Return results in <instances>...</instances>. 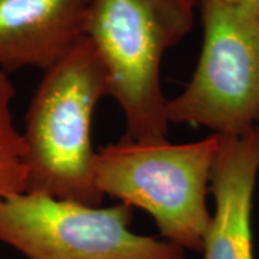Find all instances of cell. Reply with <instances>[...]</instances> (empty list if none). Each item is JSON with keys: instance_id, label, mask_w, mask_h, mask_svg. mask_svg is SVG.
<instances>
[{"instance_id": "1", "label": "cell", "mask_w": 259, "mask_h": 259, "mask_svg": "<svg viewBox=\"0 0 259 259\" xmlns=\"http://www.w3.org/2000/svg\"><path fill=\"white\" fill-rule=\"evenodd\" d=\"M104 95H108L105 66L88 36L44 71L22 133L28 193L101 203L104 194L94 180L91 122Z\"/></svg>"}, {"instance_id": "2", "label": "cell", "mask_w": 259, "mask_h": 259, "mask_svg": "<svg viewBox=\"0 0 259 259\" xmlns=\"http://www.w3.org/2000/svg\"><path fill=\"white\" fill-rule=\"evenodd\" d=\"M194 8L183 0H93L85 36L101 56L108 95L125 117L122 139L168 140L167 100L160 83L163 55L190 32Z\"/></svg>"}, {"instance_id": "3", "label": "cell", "mask_w": 259, "mask_h": 259, "mask_svg": "<svg viewBox=\"0 0 259 259\" xmlns=\"http://www.w3.org/2000/svg\"><path fill=\"white\" fill-rule=\"evenodd\" d=\"M219 146L218 134L185 144L121 139L97 151L95 186L150 213L168 242L202 250L212 223L207 193Z\"/></svg>"}, {"instance_id": "4", "label": "cell", "mask_w": 259, "mask_h": 259, "mask_svg": "<svg viewBox=\"0 0 259 259\" xmlns=\"http://www.w3.org/2000/svg\"><path fill=\"white\" fill-rule=\"evenodd\" d=\"M199 3V62L185 91L167 102V117L218 136H243L259 118V13L223 0Z\"/></svg>"}, {"instance_id": "5", "label": "cell", "mask_w": 259, "mask_h": 259, "mask_svg": "<svg viewBox=\"0 0 259 259\" xmlns=\"http://www.w3.org/2000/svg\"><path fill=\"white\" fill-rule=\"evenodd\" d=\"M133 207H98L39 193L0 204V242L28 259H185V249L130 231Z\"/></svg>"}, {"instance_id": "6", "label": "cell", "mask_w": 259, "mask_h": 259, "mask_svg": "<svg viewBox=\"0 0 259 259\" xmlns=\"http://www.w3.org/2000/svg\"><path fill=\"white\" fill-rule=\"evenodd\" d=\"M258 173V131L221 136L210 177L214 213L204 238L203 259H255L252 204Z\"/></svg>"}, {"instance_id": "7", "label": "cell", "mask_w": 259, "mask_h": 259, "mask_svg": "<svg viewBox=\"0 0 259 259\" xmlns=\"http://www.w3.org/2000/svg\"><path fill=\"white\" fill-rule=\"evenodd\" d=\"M93 0H0V69L47 71L85 36Z\"/></svg>"}, {"instance_id": "8", "label": "cell", "mask_w": 259, "mask_h": 259, "mask_svg": "<svg viewBox=\"0 0 259 259\" xmlns=\"http://www.w3.org/2000/svg\"><path fill=\"white\" fill-rule=\"evenodd\" d=\"M15 94L9 74L0 69V204L26 192L25 143L10 111Z\"/></svg>"}, {"instance_id": "9", "label": "cell", "mask_w": 259, "mask_h": 259, "mask_svg": "<svg viewBox=\"0 0 259 259\" xmlns=\"http://www.w3.org/2000/svg\"><path fill=\"white\" fill-rule=\"evenodd\" d=\"M223 2H228V3H232V5H238V6H242V8H246V9H250L259 13V0H223Z\"/></svg>"}, {"instance_id": "10", "label": "cell", "mask_w": 259, "mask_h": 259, "mask_svg": "<svg viewBox=\"0 0 259 259\" xmlns=\"http://www.w3.org/2000/svg\"><path fill=\"white\" fill-rule=\"evenodd\" d=\"M183 2H185L186 5H189V6L194 8V6H196V5H197V3H199L200 0H183Z\"/></svg>"}, {"instance_id": "11", "label": "cell", "mask_w": 259, "mask_h": 259, "mask_svg": "<svg viewBox=\"0 0 259 259\" xmlns=\"http://www.w3.org/2000/svg\"><path fill=\"white\" fill-rule=\"evenodd\" d=\"M255 130L258 131V134H259V118H258V121H256V125H255Z\"/></svg>"}]
</instances>
